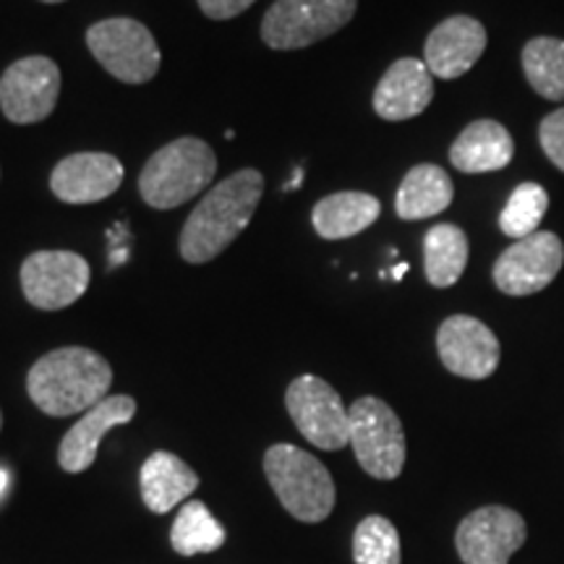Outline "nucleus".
Here are the masks:
<instances>
[{"instance_id":"1","label":"nucleus","mask_w":564,"mask_h":564,"mask_svg":"<svg viewBox=\"0 0 564 564\" xmlns=\"http://www.w3.org/2000/svg\"><path fill=\"white\" fill-rule=\"evenodd\" d=\"M264 196V175L253 167L238 171L217 183L181 230L178 251L188 264H207L228 249L249 228Z\"/></svg>"},{"instance_id":"2","label":"nucleus","mask_w":564,"mask_h":564,"mask_svg":"<svg viewBox=\"0 0 564 564\" xmlns=\"http://www.w3.org/2000/svg\"><path fill=\"white\" fill-rule=\"evenodd\" d=\"M110 384V364L100 352L79 345L45 352L26 373V392L32 403L53 419L87 413L108 398Z\"/></svg>"},{"instance_id":"3","label":"nucleus","mask_w":564,"mask_h":564,"mask_svg":"<svg viewBox=\"0 0 564 564\" xmlns=\"http://www.w3.org/2000/svg\"><path fill=\"white\" fill-rule=\"evenodd\" d=\"M217 173V154L207 141L181 137L147 160L139 175V194L152 209H175L192 202Z\"/></svg>"},{"instance_id":"4","label":"nucleus","mask_w":564,"mask_h":564,"mask_svg":"<svg viewBox=\"0 0 564 564\" xmlns=\"http://www.w3.org/2000/svg\"><path fill=\"white\" fill-rule=\"evenodd\" d=\"M267 481L280 505L301 523H322L335 510V481L312 453L295 444H272L264 453Z\"/></svg>"},{"instance_id":"5","label":"nucleus","mask_w":564,"mask_h":564,"mask_svg":"<svg viewBox=\"0 0 564 564\" xmlns=\"http://www.w3.org/2000/svg\"><path fill=\"white\" fill-rule=\"evenodd\" d=\"M350 444L371 478L394 481L405 468V429L398 413L379 398H358L350 405Z\"/></svg>"},{"instance_id":"6","label":"nucleus","mask_w":564,"mask_h":564,"mask_svg":"<svg viewBox=\"0 0 564 564\" xmlns=\"http://www.w3.org/2000/svg\"><path fill=\"white\" fill-rule=\"evenodd\" d=\"M356 9L358 0H274L264 13L262 40L272 51H301L340 32Z\"/></svg>"},{"instance_id":"7","label":"nucleus","mask_w":564,"mask_h":564,"mask_svg":"<svg viewBox=\"0 0 564 564\" xmlns=\"http://www.w3.org/2000/svg\"><path fill=\"white\" fill-rule=\"evenodd\" d=\"M87 47L97 63L123 84L152 82L162 63L152 32L137 19L97 21L87 30Z\"/></svg>"},{"instance_id":"8","label":"nucleus","mask_w":564,"mask_h":564,"mask_svg":"<svg viewBox=\"0 0 564 564\" xmlns=\"http://www.w3.org/2000/svg\"><path fill=\"white\" fill-rule=\"evenodd\" d=\"M288 413L295 429L319 449H343L350 444V411L333 384L314 373L293 379L285 392Z\"/></svg>"},{"instance_id":"9","label":"nucleus","mask_w":564,"mask_h":564,"mask_svg":"<svg viewBox=\"0 0 564 564\" xmlns=\"http://www.w3.org/2000/svg\"><path fill=\"white\" fill-rule=\"evenodd\" d=\"M564 243L552 230H539L533 236L520 238L510 249L499 253L494 262V285L512 299L546 291L562 272Z\"/></svg>"},{"instance_id":"10","label":"nucleus","mask_w":564,"mask_h":564,"mask_svg":"<svg viewBox=\"0 0 564 564\" xmlns=\"http://www.w3.org/2000/svg\"><path fill=\"white\" fill-rule=\"evenodd\" d=\"M21 291L34 308L61 312L87 293L91 270L76 251H34L21 264Z\"/></svg>"},{"instance_id":"11","label":"nucleus","mask_w":564,"mask_h":564,"mask_svg":"<svg viewBox=\"0 0 564 564\" xmlns=\"http://www.w3.org/2000/svg\"><path fill=\"white\" fill-rule=\"evenodd\" d=\"M61 95V68L45 55H30L0 76V110L17 126L45 121Z\"/></svg>"},{"instance_id":"12","label":"nucleus","mask_w":564,"mask_h":564,"mask_svg":"<svg viewBox=\"0 0 564 564\" xmlns=\"http://www.w3.org/2000/svg\"><path fill=\"white\" fill-rule=\"evenodd\" d=\"M523 514L491 505L470 512L455 533L457 554L465 564H510V556L525 544Z\"/></svg>"},{"instance_id":"13","label":"nucleus","mask_w":564,"mask_h":564,"mask_svg":"<svg viewBox=\"0 0 564 564\" xmlns=\"http://www.w3.org/2000/svg\"><path fill=\"white\" fill-rule=\"evenodd\" d=\"M436 350L444 369L463 379H489L502 358L497 335L481 319L468 314H455L442 322L436 333Z\"/></svg>"},{"instance_id":"14","label":"nucleus","mask_w":564,"mask_h":564,"mask_svg":"<svg viewBox=\"0 0 564 564\" xmlns=\"http://www.w3.org/2000/svg\"><path fill=\"white\" fill-rule=\"evenodd\" d=\"M486 26L474 17H449L436 24L423 45V63L436 79H460L481 61Z\"/></svg>"},{"instance_id":"15","label":"nucleus","mask_w":564,"mask_h":564,"mask_svg":"<svg viewBox=\"0 0 564 564\" xmlns=\"http://www.w3.org/2000/svg\"><path fill=\"white\" fill-rule=\"evenodd\" d=\"M121 183V160L108 152H79L55 165L51 192L66 204H95L116 194Z\"/></svg>"},{"instance_id":"16","label":"nucleus","mask_w":564,"mask_h":564,"mask_svg":"<svg viewBox=\"0 0 564 564\" xmlns=\"http://www.w3.org/2000/svg\"><path fill=\"white\" fill-rule=\"evenodd\" d=\"M137 415V400L129 394H108L102 403L89 408L68 434L63 436L58 449V463L66 474H84L97 460L102 436L116 426H123Z\"/></svg>"},{"instance_id":"17","label":"nucleus","mask_w":564,"mask_h":564,"mask_svg":"<svg viewBox=\"0 0 564 564\" xmlns=\"http://www.w3.org/2000/svg\"><path fill=\"white\" fill-rule=\"evenodd\" d=\"M434 100V76L419 58L394 61L373 89V112L382 121H411Z\"/></svg>"},{"instance_id":"18","label":"nucleus","mask_w":564,"mask_h":564,"mask_svg":"<svg viewBox=\"0 0 564 564\" xmlns=\"http://www.w3.org/2000/svg\"><path fill=\"white\" fill-rule=\"evenodd\" d=\"M514 141L512 133L499 121H474L465 126L460 137L449 147V162L460 173H497L512 162Z\"/></svg>"},{"instance_id":"19","label":"nucleus","mask_w":564,"mask_h":564,"mask_svg":"<svg viewBox=\"0 0 564 564\" xmlns=\"http://www.w3.org/2000/svg\"><path fill=\"white\" fill-rule=\"evenodd\" d=\"M141 499L152 512L165 514L178 507L199 489V476L194 474L192 465H186L173 453H154L147 457L139 474Z\"/></svg>"},{"instance_id":"20","label":"nucleus","mask_w":564,"mask_h":564,"mask_svg":"<svg viewBox=\"0 0 564 564\" xmlns=\"http://www.w3.org/2000/svg\"><path fill=\"white\" fill-rule=\"evenodd\" d=\"M379 215H382V202L377 196L364 192H337L314 204L312 225L324 241H343V238H352L371 228Z\"/></svg>"},{"instance_id":"21","label":"nucleus","mask_w":564,"mask_h":564,"mask_svg":"<svg viewBox=\"0 0 564 564\" xmlns=\"http://www.w3.org/2000/svg\"><path fill=\"white\" fill-rule=\"evenodd\" d=\"M455 199V186L447 171L440 165H415L405 173L400 183L398 196H394V212L400 220L415 223L429 220L444 212Z\"/></svg>"},{"instance_id":"22","label":"nucleus","mask_w":564,"mask_h":564,"mask_svg":"<svg viewBox=\"0 0 564 564\" xmlns=\"http://www.w3.org/2000/svg\"><path fill=\"white\" fill-rule=\"evenodd\" d=\"M470 243L463 228L453 223H440L423 238V272L429 285L453 288L468 267Z\"/></svg>"},{"instance_id":"23","label":"nucleus","mask_w":564,"mask_h":564,"mask_svg":"<svg viewBox=\"0 0 564 564\" xmlns=\"http://www.w3.org/2000/svg\"><path fill=\"white\" fill-rule=\"evenodd\" d=\"M520 61H523V74L535 95L549 102H564V40H528Z\"/></svg>"},{"instance_id":"24","label":"nucleus","mask_w":564,"mask_h":564,"mask_svg":"<svg viewBox=\"0 0 564 564\" xmlns=\"http://www.w3.org/2000/svg\"><path fill=\"white\" fill-rule=\"evenodd\" d=\"M171 544L181 556L212 554L225 544V528L217 523L207 505L186 502L173 523Z\"/></svg>"},{"instance_id":"25","label":"nucleus","mask_w":564,"mask_h":564,"mask_svg":"<svg viewBox=\"0 0 564 564\" xmlns=\"http://www.w3.org/2000/svg\"><path fill=\"white\" fill-rule=\"evenodd\" d=\"M546 209V188L539 186V183H520L510 199H507L502 215H499V230L507 238H514V241L533 236V232H539V225L544 220Z\"/></svg>"},{"instance_id":"26","label":"nucleus","mask_w":564,"mask_h":564,"mask_svg":"<svg viewBox=\"0 0 564 564\" xmlns=\"http://www.w3.org/2000/svg\"><path fill=\"white\" fill-rule=\"evenodd\" d=\"M352 560L356 564H400V533L382 514H369L352 533Z\"/></svg>"},{"instance_id":"27","label":"nucleus","mask_w":564,"mask_h":564,"mask_svg":"<svg viewBox=\"0 0 564 564\" xmlns=\"http://www.w3.org/2000/svg\"><path fill=\"white\" fill-rule=\"evenodd\" d=\"M539 144L554 167L564 173V108L549 112L539 126Z\"/></svg>"},{"instance_id":"28","label":"nucleus","mask_w":564,"mask_h":564,"mask_svg":"<svg viewBox=\"0 0 564 564\" xmlns=\"http://www.w3.org/2000/svg\"><path fill=\"white\" fill-rule=\"evenodd\" d=\"M196 3H199L202 13H207L209 19L228 21L236 19L238 13H243L249 6L257 3V0H196Z\"/></svg>"},{"instance_id":"29","label":"nucleus","mask_w":564,"mask_h":564,"mask_svg":"<svg viewBox=\"0 0 564 564\" xmlns=\"http://www.w3.org/2000/svg\"><path fill=\"white\" fill-rule=\"evenodd\" d=\"M301 181H303V167L299 165V167H295V171H293V181L288 183V186H285V192H295V188L301 186Z\"/></svg>"},{"instance_id":"30","label":"nucleus","mask_w":564,"mask_h":564,"mask_svg":"<svg viewBox=\"0 0 564 564\" xmlns=\"http://www.w3.org/2000/svg\"><path fill=\"white\" fill-rule=\"evenodd\" d=\"M405 272H408V264L405 262H400L398 267H392V280L400 282V280L405 278Z\"/></svg>"},{"instance_id":"31","label":"nucleus","mask_w":564,"mask_h":564,"mask_svg":"<svg viewBox=\"0 0 564 564\" xmlns=\"http://www.w3.org/2000/svg\"><path fill=\"white\" fill-rule=\"evenodd\" d=\"M9 489V474L6 470H0V494Z\"/></svg>"},{"instance_id":"32","label":"nucleus","mask_w":564,"mask_h":564,"mask_svg":"<svg viewBox=\"0 0 564 564\" xmlns=\"http://www.w3.org/2000/svg\"><path fill=\"white\" fill-rule=\"evenodd\" d=\"M42 3H63V0H42Z\"/></svg>"},{"instance_id":"33","label":"nucleus","mask_w":564,"mask_h":564,"mask_svg":"<svg viewBox=\"0 0 564 564\" xmlns=\"http://www.w3.org/2000/svg\"><path fill=\"white\" fill-rule=\"evenodd\" d=\"M0 429H3V413H0Z\"/></svg>"}]
</instances>
